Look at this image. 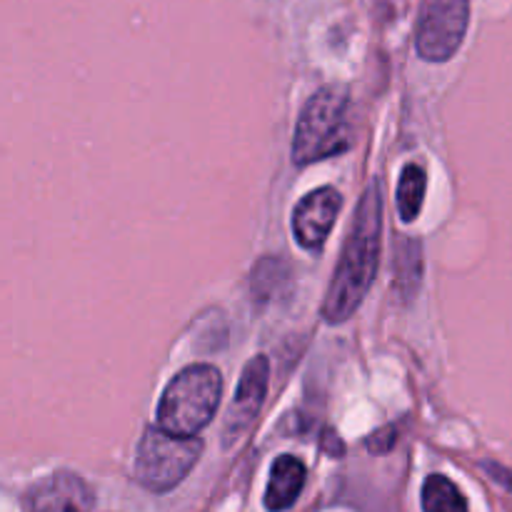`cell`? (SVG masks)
I'll return each instance as SVG.
<instances>
[{
    "label": "cell",
    "instance_id": "6da1fadb",
    "mask_svg": "<svg viewBox=\"0 0 512 512\" xmlns=\"http://www.w3.org/2000/svg\"><path fill=\"white\" fill-rule=\"evenodd\" d=\"M380 235H383V188L378 180H373L355 210L343 255L325 298L323 315L328 323H345L368 295L378 273Z\"/></svg>",
    "mask_w": 512,
    "mask_h": 512
},
{
    "label": "cell",
    "instance_id": "7a4b0ae2",
    "mask_svg": "<svg viewBox=\"0 0 512 512\" xmlns=\"http://www.w3.org/2000/svg\"><path fill=\"white\" fill-rule=\"evenodd\" d=\"M223 393V378L213 365H190L165 388L158 425L178 438H195L213 420Z\"/></svg>",
    "mask_w": 512,
    "mask_h": 512
},
{
    "label": "cell",
    "instance_id": "3957f363",
    "mask_svg": "<svg viewBox=\"0 0 512 512\" xmlns=\"http://www.w3.org/2000/svg\"><path fill=\"white\" fill-rule=\"evenodd\" d=\"M350 100L340 85L318 90L300 113L293 140V160L298 165L315 163L350 148Z\"/></svg>",
    "mask_w": 512,
    "mask_h": 512
},
{
    "label": "cell",
    "instance_id": "277c9868",
    "mask_svg": "<svg viewBox=\"0 0 512 512\" xmlns=\"http://www.w3.org/2000/svg\"><path fill=\"white\" fill-rule=\"evenodd\" d=\"M200 453L203 443L198 438H178L160 425H150L140 440L135 478L153 493H165L193 470Z\"/></svg>",
    "mask_w": 512,
    "mask_h": 512
},
{
    "label": "cell",
    "instance_id": "5b68a950",
    "mask_svg": "<svg viewBox=\"0 0 512 512\" xmlns=\"http://www.w3.org/2000/svg\"><path fill=\"white\" fill-rule=\"evenodd\" d=\"M470 23V0H423L415 48L428 63H445L463 45Z\"/></svg>",
    "mask_w": 512,
    "mask_h": 512
},
{
    "label": "cell",
    "instance_id": "8992f818",
    "mask_svg": "<svg viewBox=\"0 0 512 512\" xmlns=\"http://www.w3.org/2000/svg\"><path fill=\"white\" fill-rule=\"evenodd\" d=\"M340 205H343V200L335 188L313 190L308 198L300 200L293 213L295 240L308 250L323 248L325 238L330 235L340 213Z\"/></svg>",
    "mask_w": 512,
    "mask_h": 512
},
{
    "label": "cell",
    "instance_id": "52a82bcc",
    "mask_svg": "<svg viewBox=\"0 0 512 512\" xmlns=\"http://www.w3.org/2000/svg\"><path fill=\"white\" fill-rule=\"evenodd\" d=\"M30 512H90L93 490L75 473H53L35 485L28 495Z\"/></svg>",
    "mask_w": 512,
    "mask_h": 512
},
{
    "label": "cell",
    "instance_id": "ba28073f",
    "mask_svg": "<svg viewBox=\"0 0 512 512\" xmlns=\"http://www.w3.org/2000/svg\"><path fill=\"white\" fill-rule=\"evenodd\" d=\"M268 358L265 355H255L243 370L238 390H235V400L228 410V425H225V435L233 443L235 438L245 433L253 425L255 415L263 408L265 390H268Z\"/></svg>",
    "mask_w": 512,
    "mask_h": 512
},
{
    "label": "cell",
    "instance_id": "9c48e42d",
    "mask_svg": "<svg viewBox=\"0 0 512 512\" xmlns=\"http://www.w3.org/2000/svg\"><path fill=\"white\" fill-rule=\"evenodd\" d=\"M305 485V465L293 455H283L273 463L270 470L268 493H265V505L268 510L280 512L288 510L298 500L300 490Z\"/></svg>",
    "mask_w": 512,
    "mask_h": 512
},
{
    "label": "cell",
    "instance_id": "30bf717a",
    "mask_svg": "<svg viewBox=\"0 0 512 512\" xmlns=\"http://www.w3.org/2000/svg\"><path fill=\"white\" fill-rule=\"evenodd\" d=\"M425 170L420 165H405L398 185V213L405 223H413L423 208L425 198Z\"/></svg>",
    "mask_w": 512,
    "mask_h": 512
},
{
    "label": "cell",
    "instance_id": "8fae6325",
    "mask_svg": "<svg viewBox=\"0 0 512 512\" xmlns=\"http://www.w3.org/2000/svg\"><path fill=\"white\" fill-rule=\"evenodd\" d=\"M425 512H468L463 493L445 475H430L423 485Z\"/></svg>",
    "mask_w": 512,
    "mask_h": 512
}]
</instances>
